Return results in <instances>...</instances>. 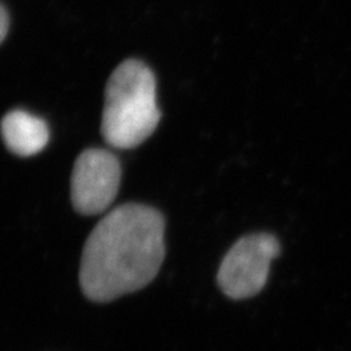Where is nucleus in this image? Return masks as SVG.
Returning a JSON list of instances; mask_svg holds the SVG:
<instances>
[{
	"label": "nucleus",
	"mask_w": 351,
	"mask_h": 351,
	"mask_svg": "<svg viewBox=\"0 0 351 351\" xmlns=\"http://www.w3.org/2000/svg\"><path fill=\"white\" fill-rule=\"evenodd\" d=\"M1 137L8 150L19 156H33L43 150L50 138L47 124L32 113L14 110L0 124Z\"/></svg>",
	"instance_id": "5"
},
{
	"label": "nucleus",
	"mask_w": 351,
	"mask_h": 351,
	"mask_svg": "<svg viewBox=\"0 0 351 351\" xmlns=\"http://www.w3.org/2000/svg\"><path fill=\"white\" fill-rule=\"evenodd\" d=\"M278 239L269 233H254L239 239L221 262L217 281L233 300L256 295L264 288L269 265L280 254Z\"/></svg>",
	"instance_id": "3"
},
{
	"label": "nucleus",
	"mask_w": 351,
	"mask_h": 351,
	"mask_svg": "<svg viewBox=\"0 0 351 351\" xmlns=\"http://www.w3.org/2000/svg\"><path fill=\"white\" fill-rule=\"evenodd\" d=\"M8 27H10V16L7 10L4 8V5L0 3V43L4 40V38L7 37Z\"/></svg>",
	"instance_id": "6"
},
{
	"label": "nucleus",
	"mask_w": 351,
	"mask_h": 351,
	"mask_svg": "<svg viewBox=\"0 0 351 351\" xmlns=\"http://www.w3.org/2000/svg\"><path fill=\"white\" fill-rule=\"evenodd\" d=\"M121 167L119 159L103 149L85 150L75 160L71 198L81 215H99L114 201L120 188Z\"/></svg>",
	"instance_id": "4"
},
{
	"label": "nucleus",
	"mask_w": 351,
	"mask_h": 351,
	"mask_svg": "<svg viewBox=\"0 0 351 351\" xmlns=\"http://www.w3.org/2000/svg\"><path fill=\"white\" fill-rule=\"evenodd\" d=\"M162 113L156 101V78L136 59L120 64L106 86L101 136L116 149H134L155 132Z\"/></svg>",
	"instance_id": "2"
},
{
	"label": "nucleus",
	"mask_w": 351,
	"mask_h": 351,
	"mask_svg": "<svg viewBox=\"0 0 351 351\" xmlns=\"http://www.w3.org/2000/svg\"><path fill=\"white\" fill-rule=\"evenodd\" d=\"M165 221L158 210L137 203L107 213L84 247L80 284L94 302H111L145 288L164 256Z\"/></svg>",
	"instance_id": "1"
}]
</instances>
